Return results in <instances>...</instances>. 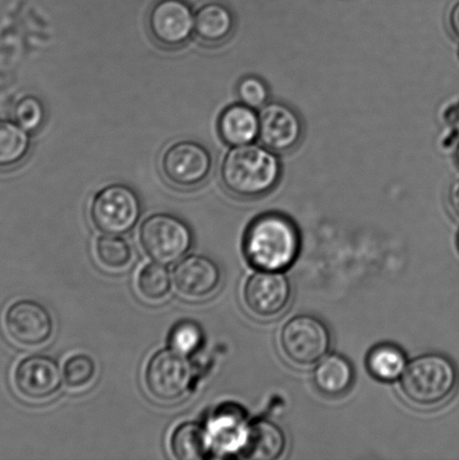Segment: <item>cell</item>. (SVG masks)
<instances>
[{
	"label": "cell",
	"mask_w": 459,
	"mask_h": 460,
	"mask_svg": "<svg viewBox=\"0 0 459 460\" xmlns=\"http://www.w3.org/2000/svg\"><path fill=\"white\" fill-rule=\"evenodd\" d=\"M301 250L298 227L287 216H260L247 227L243 251L247 261L258 270L285 272L295 264Z\"/></svg>",
	"instance_id": "6da1fadb"
},
{
	"label": "cell",
	"mask_w": 459,
	"mask_h": 460,
	"mask_svg": "<svg viewBox=\"0 0 459 460\" xmlns=\"http://www.w3.org/2000/svg\"><path fill=\"white\" fill-rule=\"evenodd\" d=\"M276 155L254 144L234 147L220 166L223 186L242 199L267 195L281 177V164Z\"/></svg>",
	"instance_id": "7a4b0ae2"
},
{
	"label": "cell",
	"mask_w": 459,
	"mask_h": 460,
	"mask_svg": "<svg viewBox=\"0 0 459 460\" xmlns=\"http://www.w3.org/2000/svg\"><path fill=\"white\" fill-rule=\"evenodd\" d=\"M458 382V371L451 359L426 354L408 365L402 377V392L415 407L435 408L452 398Z\"/></svg>",
	"instance_id": "3957f363"
},
{
	"label": "cell",
	"mask_w": 459,
	"mask_h": 460,
	"mask_svg": "<svg viewBox=\"0 0 459 460\" xmlns=\"http://www.w3.org/2000/svg\"><path fill=\"white\" fill-rule=\"evenodd\" d=\"M331 344L330 329L313 315H296L285 324L280 333L283 355L299 367L317 365L327 356Z\"/></svg>",
	"instance_id": "277c9868"
},
{
	"label": "cell",
	"mask_w": 459,
	"mask_h": 460,
	"mask_svg": "<svg viewBox=\"0 0 459 460\" xmlns=\"http://www.w3.org/2000/svg\"><path fill=\"white\" fill-rule=\"evenodd\" d=\"M139 242L153 261L170 265L190 251L193 236L190 227L177 216L154 214L139 228Z\"/></svg>",
	"instance_id": "5b68a950"
},
{
	"label": "cell",
	"mask_w": 459,
	"mask_h": 460,
	"mask_svg": "<svg viewBox=\"0 0 459 460\" xmlns=\"http://www.w3.org/2000/svg\"><path fill=\"white\" fill-rule=\"evenodd\" d=\"M160 170L170 186L192 190L209 178L213 157L200 143L184 139L164 148L160 157Z\"/></svg>",
	"instance_id": "8992f818"
},
{
	"label": "cell",
	"mask_w": 459,
	"mask_h": 460,
	"mask_svg": "<svg viewBox=\"0 0 459 460\" xmlns=\"http://www.w3.org/2000/svg\"><path fill=\"white\" fill-rule=\"evenodd\" d=\"M142 206L137 192L125 184H110L93 197L90 218L101 232L123 234L130 232L141 218Z\"/></svg>",
	"instance_id": "52a82bcc"
},
{
	"label": "cell",
	"mask_w": 459,
	"mask_h": 460,
	"mask_svg": "<svg viewBox=\"0 0 459 460\" xmlns=\"http://www.w3.org/2000/svg\"><path fill=\"white\" fill-rule=\"evenodd\" d=\"M192 368L186 356L162 349L152 356L146 368V385L155 399L172 402L182 398L190 386Z\"/></svg>",
	"instance_id": "ba28073f"
},
{
	"label": "cell",
	"mask_w": 459,
	"mask_h": 460,
	"mask_svg": "<svg viewBox=\"0 0 459 460\" xmlns=\"http://www.w3.org/2000/svg\"><path fill=\"white\" fill-rule=\"evenodd\" d=\"M147 26L157 45L177 49L195 33V15L184 0H159L148 13Z\"/></svg>",
	"instance_id": "9c48e42d"
},
{
	"label": "cell",
	"mask_w": 459,
	"mask_h": 460,
	"mask_svg": "<svg viewBox=\"0 0 459 460\" xmlns=\"http://www.w3.org/2000/svg\"><path fill=\"white\" fill-rule=\"evenodd\" d=\"M4 326L13 342L24 347H39L51 340L54 322L44 305L34 300L22 299L8 306Z\"/></svg>",
	"instance_id": "30bf717a"
},
{
	"label": "cell",
	"mask_w": 459,
	"mask_h": 460,
	"mask_svg": "<svg viewBox=\"0 0 459 460\" xmlns=\"http://www.w3.org/2000/svg\"><path fill=\"white\" fill-rule=\"evenodd\" d=\"M291 284L282 272L258 270L245 283L243 299L256 318L273 319L281 315L291 300Z\"/></svg>",
	"instance_id": "8fae6325"
},
{
	"label": "cell",
	"mask_w": 459,
	"mask_h": 460,
	"mask_svg": "<svg viewBox=\"0 0 459 460\" xmlns=\"http://www.w3.org/2000/svg\"><path fill=\"white\" fill-rule=\"evenodd\" d=\"M250 425L244 409L240 405L225 403L216 408L205 426L214 456L242 454L249 437Z\"/></svg>",
	"instance_id": "7c38bea8"
},
{
	"label": "cell",
	"mask_w": 459,
	"mask_h": 460,
	"mask_svg": "<svg viewBox=\"0 0 459 460\" xmlns=\"http://www.w3.org/2000/svg\"><path fill=\"white\" fill-rule=\"evenodd\" d=\"M259 117V138L263 146L282 155L298 146L303 137V124L292 108L281 102H269Z\"/></svg>",
	"instance_id": "4fadbf2b"
},
{
	"label": "cell",
	"mask_w": 459,
	"mask_h": 460,
	"mask_svg": "<svg viewBox=\"0 0 459 460\" xmlns=\"http://www.w3.org/2000/svg\"><path fill=\"white\" fill-rule=\"evenodd\" d=\"M63 374L49 356L33 355L22 359L13 371V385L18 394L30 400L51 398L60 390Z\"/></svg>",
	"instance_id": "5bb4252c"
},
{
	"label": "cell",
	"mask_w": 459,
	"mask_h": 460,
	"mask_svg": "<svg viewBox=\"0 0 459 460\" xmlns=\"http://www.w3.org/2000/svg\"><path fill=\"white\" fill-rule=\"evenodd\" d=\"M177 290L191 300H204L214 295L222 282L216 261L204 255H190L174 269Z\"/></svg>",
	"instance_id": "9a60e30c"
},
{
	"label": "cell",
	"mask_w": 459,
	"mask_h": 460,
	"mask_svg": "<svg viewBox=\"0 0 459 460\" xmlns=\"http://www.w3.org/2000/svg\"><path fill=\"white\" fill-rule=\"evenodd\" d=\"M218 133L228 146H249L259 137L260 117L244 103L229 106L219 116Z\"/></svg>",
	"instance_id": "2e32d148"
},
{
	"label": "cell",
	"mask_w": 459,
	"mask_h": 460,
	"mask_svg": "<svg viewBox=\"0 0 459 460\" xmlns=\"http://www.w3.org/2000/svg\"><path fill=\"white\" fill-rule=\"evenodd\" d=\"M235 18L231 9L216 2L207 3L195 15V35L202 44L216 47L231 38Z\"/></svg>",
	"instance_id": "e0dca14e"
},
{
	"label": "cell",
	"mask_w": 459,
	"mask_h": 460,
	"mask_svg": "<svg viewBox=\"0 0 459 460\" xmlns=\"http://www.w3.org/2000/svg\"><path fill=\"white\" fill-rule=\"evenodd\" d=\"M287 447L285 432L276 423L258 420L250 425L249 437L242 457L256 460H276Z\"/></svg>",
	"instance_id": "ac0fdd59"
},
{
	"label": "cell",
	"mask_w": 459,
	"mask_h": 460,
	"mask_svg": "<svg viewBox=\"0 0 459 460\" xmlns=\"http://www.w3.org/2000/svg\"><path fill=\"white\" fill-rule=\"evenodd\" d=\"M355 378L353 365L340 355L325 356L317 364L313 382L321 394L331 398L348 394Z\"/></svg>",
	"instance_id": "d6986e66"
},
{
	"label": "cell",
	"mask_w": 459,
	"mask_h": 460,
	"mask_svg": "<svg viewBox=\"0 0 459 460\" xmlns=\"http://www.w3.org/2000/svg\"><path fill=\"white\" fill-rule=\"evenodd\" d=\"M171 453L179 460H200L214 456L206 427L183 422L175 428L170 439Z\"/></svg>",
	"instance_id": "ffe728a7"
},
{
	"label": "cell",
	"mask_w": 459,
	"mask_h": 460,
	"mask_svg": "<svg viewBox=\"0 0 459 460\" xmlns=\"http://www.w3.org/2000/svg\"><path fill=\"white\" fill-rule=\"evenodd\" d=\"M31 151L30 133L15 120L0 119V170L16 168Z\"/></svg>",
	"instance_id": "44dd1931"
},
{
	"label": "cell",
	"mask_w": 459,
	"mask_h": 460,
	"mask_svg": "<svg viewBox=\"0 0 459 460\" xmlns=\"http://www.w3.org/2000/svg\"><path fill=\"white\" fill-rule=\"evenodd\" d=\"M366 367L375 380L390 383L402 377L408 364L406 355L398 346L382 344L368 353Z\"/></svg>",
	"instance_id": "7402d4cb"
},
{
	"label": "cell",
	"mask_w": 459,
	"mask_h": 460,
	"mask_svg": "<svg viewBox=\"0 0 459 460\" xmlns=\"http://www.w3.org/2000/svg\"><path fill=\"white\" fill-rule=\"evenodd\" d=\"M94 252L99 263L111 270L128 269L134 257L132 246L119 234H106L105 236L99 237Z\"/></svg>",
	"instance_id": "603a6c76"
},
{
	"label": "cell",
	"mask_w": 459,
	"mask_h": 460,
	"mask_svg": "<svg viewBox=\"0 0 459 460\" xmlns=\"http://www.w3.org/2000/svg\"><path fill=\"white\" fill-rule=\"evenodd\" d=\"M138 292L144 299L157 302L165 299L172 288V277L164 264L150 263L139 270Z\"/></svg>",
	"instance_id": "cb8c5ba5"
},
{
	"label": "cell",
	"mask_w": 459,
	"mask_h": 460,
	"mask_svg": "<svg viewBox=\"0 0 459 460\" xmlns=\"http://www.w3.org/2000/svg\"><path fill=\"white\" fill-rule=\"evenodd\" d=\"M205 342L202 328L193 320H181L171 329L170 349L183 356H191L201 349Z\"/></svg>",
	"instance_id": "d4e9b609"
},
{
	"label": "cell",
	"mask_w": 459,
	"mask_h": 460,
	"mask_svg": "<svg viewBox=\"0 0 459 460\" xmlns=\"http://www.w3.org/2000/svg\"><path fill=\"white\" fill-rule=\"evenodd\" d=\"M63 381L70 389H83L93 381L97 374L96 362L87 354H75L63 365Z\"/></svg>",
	"instance_id": "484cf974"
},
{
	"label": "cell",
	"mask_w": 459,
	"mask_h": 460,
	"mask_svg": "<svg viewBox=\"0 0 459 460\" xmlns=\"http://www.w3.org/2000/svg\"><path fill=\"white\" fill-rule=\"evenodd\" d=\"M13 120L29 133H34L42 128L45 120V108L39 98L26 96L15 105Z\"/></svg>",
	"instance_id": "4316f807"
},
{
	"label": "cell",
	"mask_w": 459,
	"mask_h": 460,
	"mask_svg": "<svg viewBox=\"0 0 459 460\" xmlns=\"http://www.w3.org/2000/svg\"><path fill=\"white\" fill-rule=\"evenodd\" d=\"M238 98L244 105L260 110L269 101V89L263 80L256 76H245L237 85Z\"/></svg>",
	"instance_id": "83f0119b"
},
{
	"label": "cell",
	"mask_w": 459,
	"mask_h": 460,
	"mask_svg": "<svg viewBox=\"0 0 459 460\" xmlns=\"http://www.w3.org/2000/svg\"><path fill=\"white\" fill-rule=\"evenodd\" d=\"M447 200L453 215L459 219V178L449 187Z\"/></svg>",
	"instance_id": "f1b7e54d"
},
{
	"label": "cell",
	"mask_w": 459,
	"mask_h": 460,
	"mask_svg": "<svg viewBox=\"0 0 459 460\" xmlns=\"http://www.w3.org/2000/svg\"><path fill=\"white\" fill-rule=\"evenodd\" d=\"M449 30L459 40V0H456L448 11Z\"/></svg>",
	"instance_id": "f546056e"
},
{
	"label": "cell",
	"mask_w": 459,
	"mask_h": 460,
	"mask_svg": "<svg viewBox=\"0 0 459 460\" xmlns=\"http://www.w3.org/2000/svg\"><path fill=\"white\" fill-rule=\"evenodd\" d=\"M456 162H457V164L459 166V143H458V146H457V148H456Z\"/></svg>",
	"instance_id": "4dcf8cb0"
},
{
	"label": "cell",
	"mask_w": 459,
	"mask_h": 460,
	"mask_svg": "<svg viewBox=\"0 0 459 460\" xmlns=\"http://www.w3.org/2000/svg\"><path fill=\"white\" fill-rule=\"evenodd\" d=\"M457 247H458V250H459V233H458V236H457Z\"/></svg>",
	"instance_id": "1f68e13d"
}]
</instances>
